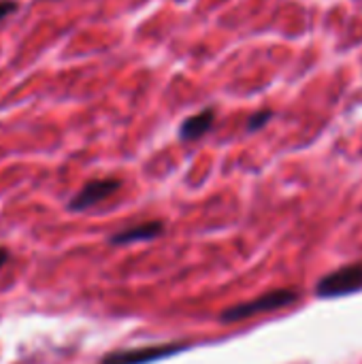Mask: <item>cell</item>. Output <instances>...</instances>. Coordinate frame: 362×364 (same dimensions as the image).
<instances>
[{
	"instance_id": "9",
	"label": "cell",
	"mask_w": 362,
	"mask_h": 364,
	"mask_svg": "<svg viewBox=\"0 0 362 364\" xmlns=\"http://www.w3.org/2000/svg\"><path fill=\"white\" fill-rule=\"evenodd\" d=\"M6 260H9V252L0 247V269H2L4 264H6Z\"/></svg>"
},
{
	"instance_id": "6",
	"label": "cell",
	"mask_w": 362,
	"mask_h": 364,
	"mask_svg": "<svg viewBox=\"0 0 362 364\" xmlns=\"http://www.w3.org/2000/svg\"><path fill=\"white\" fill-rule=\"evenodd\" d=\"M162 235V222H143L137 226H130L126 230H119L117 235L111 237V245H128V243H137V241H149Z\"/></svg>"
},
{
	"instance_id": "7",
	"label": "cell",
	"mask_w": 362,
	"mask_h": 364,
	"mask_svg": "<svg viewBox=\"0 0 362 364\" xmlns=\"http://www.w3.org/2000/svg\"><path fill=\"white\" fill-rule=\"evenodd\" d=\"M271 117H273V111H258V113H254V115L250 117V122H247V130L254 132V130L262 128Z\"/></svg>"
},
{
	"instance_id": "4",
	"label": "cell",
	"mask_w": 362,
	"mask_h": 364,
	"mask_svg": "<svg viewBox=\"0 0 362 364\" xmlns=\"http://www.w3.org/2000/svg\"><path fill=\"white\" fill-rule=\"evenodd\" d=\"M119 179H94V181H87L77 194L75 198L68 203V209L70 211H85V209H92L96 207L98 203H102L105 198H109L111 194H115L119 190Z\"/></svg>"
},
{
	"instance_id": "2",
	"label": "cell",
	"mask_w": 362,
	"mask_h": 364,
	"mask_svg": "<svg viewBox=\"0 0 362 364\" xmlns=\"http://www.w3.org/2000/svg\"><path fill=\"white\" fill-rule=\"evenodd\" d=\"M362 288V264H348L339 271H333L320 279L316 286V294L322 299L341 296L348 292H356Z\"/></svg>"
},
{
	"instance_id": "1",
	"label": "cell",
	"mask_w": 362,
	"mask_h": 364,
	"mask_svg": "<svg viewBox=\"0 0 362 364\" xmlns=\"http://www.w3.org/2000/svg\"><path fill=\"white\" fill-rule=\"evenodd\" d=\"M297 299H299V294L294 290H273V292H267L254 301H247V303H241V305L226 309L222 314V322H239V320H245V318H252L258 314H269V311L292 305Z\"/></svg>"
},
{
	"instance_id": "5",
	"label": "cell",
	"mask_w": 362,
	"mask_h": 364,
	"mask_svg": "<svg viewBox=\"0 0 362 364\" xmlns=\"http://www.w3.org/2000/svg\"><path fill=\"white\" fill-rule=\"evenodd\" d=\"M213 122H215V111H213L211 107H209V109H203L201 113L190 115V117L181 124V128H179V139H181V141H198L201 136H205V134L211 130Z\"/></svg>"
},
{
	"instance_id": "8",
	"label": "cell",
	"mask_w": 362,
	"mask_h": 364,
	"mask_svg": "<svg viewBox=\"0 0 362 364\" xmlns=\"http://www.w3.org/2000/svg\"><path fill=\"white\" fill-rule=\"evenodd\" d=\"M17 2L15 0H0V21L2 19H6L9 15H13L15 11H17Z\"/></svg>"
},
{
	"instance_id": "3",
	"label": "cell",
	"mask_w": 362,
	"mask_h": 364,
	"mask_svg": "<svg viewBox=\"0 0 362 364\" xmlns=\"http://www.w3.org/2000/svg\"><path fill=\"white\" fill-rule=\"evenodd\" d=\"M186 348H188L186 343H160V346L134 348V350L113 352V354L105 356L100 364H149L154 360H162L173 354H179Z\"/></svg>"
}]
</instances>
